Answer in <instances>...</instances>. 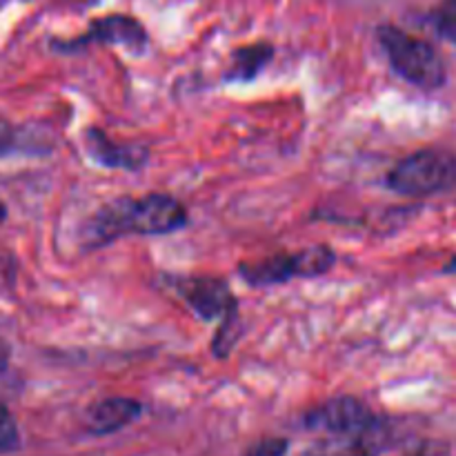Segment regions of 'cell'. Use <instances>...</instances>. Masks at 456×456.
Masks as SVG:
<instances>
[{"label": "cell", "mask_w": 456, "mask_h": 456, "mask_svg": "<svg viewBox=\"0 0 456 456\" xmlns=\"http://www.w3.org/2000/svg\"><path fill=\"white\" fill-rule=\"evenodd\" d=\"M379 38L386 47V53L395 71L403 76L408 83L423 89L444 87L448 71H445L444 58L436 53V49L430 43L414 38V36L405 34L399 27L392 25L381 27Z\"/></svg>", "instance_id": "cell-2"}, {"label": "cell", "mask_w": 456, "mask_h": 456, "mask_svg": "<svg viewBox=\"0 0 456 456\" xmlns=\"http://www.w3.org/2000/svg\"><path fill=\"white\" fill-rule=\"evenodd\" d=\"M239 272L249 285L288 283L289 279L298 276L297 254H274V256H267L263 261L243 263Z\"/></svg>", "instance_id": "cell-9"}, {"label": "cell", "mask_w": 456, "mask_h": 456, "mask_svg": "<svg viewBox=\"0 0 456 456\" xmlns=\"http://www.w3.org/2000/svg\"><path fill=\"white\" fill-rule=\"evenodd\" d=\"M379 439H381V426L374 423L368 435L359 436V439H350L346 444L316 445V448H310L301 456H377Z\"/></svg>", "instance_id": "cell-10"}, {"label": "cell", "mask_w": 456, "mask_h": 456, "mask_svg": "<svg viewBox=\"0 0 456 456\" xmlns=\"http://www.w3.org/2000/svg\"><path fill=\"white\" fill-rule=\"evenodd\" d=\"M174 288L190 303L191 310L205 321L225 316L236 307L230 285L221 279H196V276L194 279H176Z\"/></svg>", "instance_id": "cell-5"}, {"label": "cell", "mask_w": 456, "mask_h": 456, "mask_svg": "<svg viewBox=\"0 0 456 456\" xmlns=\"http://www.w3.org/2000/svg\"><path fill=\"white\" fill-rule=\"evenodd\" d=\"M272 45L258 43L249 45V47H240L239 52L232 58V67L227 78L230 80H252L256 78V74L261 69H265V65L272 58Z\"/></svg>", "instance_id": "cell-11"}, {"label": "cell", "mask_w": 456, "mask_h": 456, "mask_svg": "<svg viewBox=\"0 0 456 456\" xmlns=\"http://www.w3.org/2000/svg\"><path fill=\"white\" fill-rule=\"evenodd\" d=\"M387 185L403 196H432L456 185V156L423 150L401 160L387 176Z\"/></svg>", "instance_id": "cell-3"}, {"label": "cell", "mask_w": 456, "mask_h": 456, "mask_svg": "<svg viewBox=\"0 0 456 456\" xmlns=\"http://www.w3.org/2000/svg\"><path fill=\"white\" fill-rule=\"evenodd\" d=\"M288 441L285 439H265L252 448L249 456H285L288 454Z\"/></svg>", "instance_id": "cell-16"}, {"label": "cell", "mask_w": 456, "mask_h": 456, "mask_svg": "<svg viewBox=\"0 0 456 456\" xmlns=\"http://www.w3.org/2000/svg\"><path fill=\"white\" fill-rule=\"evenodd\" d=\"M4 214H7V212H4V205H3V200H0V223L4 221Z\"/></svg>", "instance_id": "cell-20"}, {"label": "cell", "mask_w": 456, "mask_h": 456, "mask_svg": "<svg viewBox=\"0 0 456 456\" xmlns=\"http://www.w3.org/2000/svg\"><path fill=\"white\" fill-rule=\"evenodd\" d=\"M16 145V132L9 123L0 120V154H7Z\"/></svg>", "instance_id": "cell-17"}, {"label": "cell", "mask_w": 456, "mask_h": 456, "mask_svg": "<svg viewBox=\"0 0 456 456\" xmlns=\"http://www.w3.org/2000/svg\"><path fill=\"white\" fill-rule=\"evenodd\" d=\"M85 145L87 151L92 154V159H96L98 163L105 165V167H120V169H136L141 167L142 160L147 159V154L138 147H125V145H114L110 141V136H105L98 129H89L85 134Z\"/></svg>", "instance_id": "cell-8"}, {"label": "cell", "mask_w": 456, "mask_h": 456, "mask_svg": "<svg viewBox=\"0 0 456 456\" xmlns=\"http://www.w3.org/2000/svg\"><path fill=\"white\" fill-rule=\"evenodd\" d=\"M141 414V403L134 399H105L89 410L87 426L94 435H111L120 428L129 426Z\"/></svg>", "instance_id": "cell-7"}, {"label": "cell", "mask_w": 456, "mask_h": 456, "mask_svg": "<svg viewBox=\"0 0 456 456\" xmlns=\"http://www.w3.org/2000/svg\"><path fill=\"white\" fill-rule=\"evenodd\" d=\"M92 40H96V43H105V45H123V47L138 52V49H142V45H145L147 36L141 22L134 20V18L107 16L102 18V20H98L96 25L89 29L87 36H83V38L76 40V43H65V49L67 47L74 49L78 47V45L92 43Z\"/></svg>", "instance_id": "cell-6"}, {"label": "cell", "mask_w": 456, "mask_h": 456, "mask_svg": "<svg viewBox=\"0 0 456 456\" xmlns=\"http://www.w3.org/2000/svg\"><path fill=\"white\" fill-rule=\"evenodd\" d=\"M225 325L221 328V332H218V337L214 338V352H216L218 356H225L230 354V350L234 347V343L239 341V332H240V325H239V314H236V307L234 310L227 312L225 316Z\"/></svg>", "instance_id": "cell-13"}, {"label": "cell", "mask_w": 456, "mask_h": 456, "mask_svg": "<svg viewBox=\"0 0 456 456\" xmlns=\"http://www.w3.org/2000/svg\"><path fill=\"white\" fill-rule=\"evenodd\" d=\"M432 20H435L436 31L445 40L456 45V0H448V3L441 4L435 12V16H432Z\"/></svg>", "instance_id": "cell-15"}, {"label": "cell", "mask_w": 456, "mask_h": 456, "mask_svg": "<svg viewBox=\"0 0 456 456\" xmlns=\"http://www.w3.org/2000/svg\"><path fill=\"white\" fill-rule=\"evenodd\" d=\"M20 445L16 419L7 410V405L0 403V452H13Z\"/></svg>", "instance_id": "cell-14"}, {"label": "cell", "mask_w": 456, "mask_h": 456, "mask_svg": "<svg viewBox=\"0 0 456 456\" xmlns=\"http://www.w3.org/2000/svg\"><path fill=\"white\" fill-rule=\"evenodd\" d=\"M412 456H435V452H430V450H419V452L417 454H412Z\"/></svg>", "instance_id": "cell-19"}, {"label": "cell", "mask_w": 456, "mask_h": 456, "mask_svg": "<svg viewBox=\"0 0 456 456\" xmlns=\"http://www.w3.org/2000/svg\"><path fill=\"white\" fill-rule=\"evenodd\" d=\"M334 261H337V256L328 245H312V248L301 249V252H297L298 276L325 274L328 270H332Z\"/></svg>", "instance_id": "cell-12"}, {"label": "cell", "mask_w": 456, "mask_h": 456, "mask_svg": "<svg viewBox=\"0 0 456 456\" xmlns=\"http://www.w3.org/2000/svg\"><path fill=\"white\" fill-rule=\"evenodd\" d=\"M374 423L377 419L372 417V412L352 396H338V399L328 401L307 417L310 428L332 432V435L346 436V439H359V436L368 435Z\"/></svg>", "instance_id": "cell-4"}, {"label": "cell", "mask_w": 456, "mask_h": 456, "mask_svg": "<svg viewBox=\"0 0 456 456\" xmlns=\"http://www.w3.org/2000/svg\"><path fill=\"white\" fill-rule=\"evenodd\" d=\"M7 361H9V346L7 341H4L3 332H0V372L7 368Z\"/></svg>", "instance_id": "cell-18"}, {"label": "cell", "mask_w": 456, "mask_h": 456, "mask_svg": "<svg viewBox=\"0 0 456 456\" xmlns=\"http://www.w3.org/2000/svg\"><path fill=\"white\" fill-rule=\"evenodd\" d=\"M187 223V212L167 194L120 199L102 209L89 232L94 243H110L120 234H169Z\"/></svg>", "instance_id": "cell-1"}]
</instances>
